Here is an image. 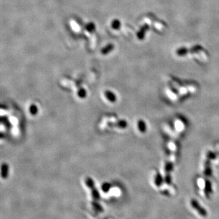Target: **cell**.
Returning <instances> with one entry per match:
<instances>
[{
  "instance_id": "obj_1",
  "label": "cell",
  "mask_w": 219,
  "mask_h": 219,
  "mask_svg": "<svg viewBox=\"0 0 219 219\" xmlns=\"http://www.w3.org/2000/svg\"><path fill=\"white\" fill-rule=\"evenodd\" d=\"M190 204H191L192 207L199 214L200 216H201L203 217H206L208 216V212L207 211L204 209L203 207H202L200 204L195 199H192L190 201Z\"/></svg>"
}]
</instances>
